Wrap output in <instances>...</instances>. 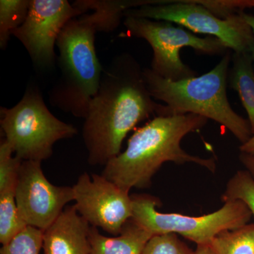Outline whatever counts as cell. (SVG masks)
<instances>
[{"label":"cell","mask_w":254,"mask_h":254,"mask_svg":"<svg viewBox=\"0 0 254 254\" xmlns=\"http://www.w3.org/2000/svg\"><path fill=\"white\" fill-rule=\"evenodd\" d=\"M67 0H31L27 17L13 33L40 68L55 65V46L68 21L86 14Z\"/></svg>","instance_id":"obj_10"},{"label":"cell","mask_w":254,"mask_h":254,"mask_svg":"<svg viewBox=\"0 0 254 254\" xmlns=\"http://www.w3.org/2000/svg\"><path fill=\"white\" fill-rule=\"evenodd\" d=\"M153 235L129 220L118 236L101 235L98 228L91 227L89 239L91 254H142Z\"/></svg>","instance_id":"obj_13"},{"label":"cell","mask_w":254,"mask_h":254,"mask_svg":"<svg viewBox=\"0 0 254 254\" xmlns=\"http://www.w3.org/2000/svg\"><path fill=\"white\" fill-rule=\"evenodd\" d=\"M224 203L242 200L248 206L254 216V180L247 170H240L227 182L222 195Z\"/></svg>","instance_id":"obj_19"},{"label":"cell","mask_w":254,"mask_h":254,"mask_svg":"<svg viewBox=\"0 0 254 254\" xmlns=\"http://www.w3.org/2000/svg\"><path fill=\"white\" fill-rule=\"evenodd\" d=\"M42 162L21 164L15 198L18 211L28 226L44 232L58 219L67 203L74 200L72 187H59L47 179Z\"/></svg>","instance_id":"obj_11"},{"label":"cell","mask_w":254,"mask_h":254,"mask_svg":"<svg viewBox=\"0 0 254 254\" xmlns=\"http://www.w3.org/2000/svg\"><path fill=\"white\" fill-rule=\"evenodd\" d=\"M240 14L242 16V18L245 20L246 22L248 23L249 26L252 28L254 35V16H252V15L246 14L245 11H241ZM251 54H252V60H253V63H254V47Z\"/></svg>","instance_id":"obj_25"},{"label":"cell","mask_w":254,"mask_h":254,"mask_svg":"<svg viewBox=\"0 0 254 254\" xmlns=\"http://www.w3.org/2000/svg\"><path fill=\"white\" fill-rule=\"evenodd\" d=\"M78 213L91 226L118 236L132 218L131 195L102 175L81 174L72 187Z\"/></svg>","instance_id":"obj_9"},{"label":"cell","mask_w":254,"mask_h":254,"mask_svg":"<svg viewBox=\"0 0 254 254\" xmlns=\"http://www.w3.org/2000/svg\"><path fill=\"white\" fill-rule=\"evenodd\" d=\"M233 66L230 74L232 88L240 95L248 114L252 135L254 134V69L252 54L234 53Z\"/></svg>","instance_id":"obj_14"},{"label":"cell","mask_w":254,"mask_h":254,"mask_svg":"<svg viewBox=\"0 0 254 254\" xmlns=\"http://www.w3.org/2000/svg\"><path fill=\"white\" fill-rule=\"evenodd\" d=\"M126 28L121 37L142 38L153 48L150 69L158 76L177 81L197 76L196 71L185 64L180 58V50L185 47L205 55L225 54L228 48L218 38H199L182 26L168 21L144 18L125 17Z\"/></svg>","instance_id":"obj_7"},{"label":"cell","mask_w":254,"mask_h":254,"mask_svg":"<svg viewBox=\"0 0 254 254\" xmlns=\"http://www.w3.org/2000/svg\"><path fill=\"white\" fill-rule=\"evenodd\" d=\"M43 232L28 226L9 243L3 245L0 254H40L43 250Z\"/></svg>","instance_id":"obj_20"},{"label":"cell","mask_w":254,"mask_h":254,"mask_svg":"<svg viewBox=\"0 0 254 254\" xmlns=\"http://www.w3.org/2000/svg\"><path fill=\"white\" fill-rule=\"evenodd\" d=\"M192 254H215L210 245L197 246V248Z\"/></svg>","instance_id":"obj_26"},{"label":"cell","mask_w":254,"mask_h":254,"mask_svg":"<svg viewBox=\"0 0 254 254\" xmlns=\"http://www.w3.org/2000/svg\"><path fill=\"white\" fill-rule=\"evenodd\" d=\"M195 1L222 19L239 14L246 8L254 7V0H195Z\"/></svg>","instance_id":"obj_22"},{"label":"cell","mask_w":254,"mask_h":254,"mask_svg":"<svg viewBox=\"0 0 254 254\" xmlns=\"http://www.w3.org/2000/svg\"><path fill=\"white\" fill-rule=\"evenodd\" d=\"M124 17L168 21L195 33L218 38L234 53H252L254 35L240 14L222 19L195 0H165L160 4L143 5L127 9Z\"/></svg>","instance_id":"obj_8"},{"label":"cell","mask_w":254,"mask_h":254,"mask_svg":"<svg viewBox=\"0 0 254 254\" xmlns=\"http://www.w3.org/2000/svg\"><path fill=\"white\" fill-rule=\"evenodd\" d=\"M240 159V161L247 169V171L250 173L254 180V157L241 153Z\"/></svg>","instance_id":"obj_23"},{"label":"cell","mask_w":254,"mask_h":254,"mask_svg":"<svg viewBox=\"0 0 254 254\" xmlns=\"http://www.w3.org/2000/svg\"><path fill=\"white\" fill-rule=\"evenodd\" d=\"M188 246L175 234L154 235L145 245L142 254H192Z\"/></svg>","instance_id":"obj_21"},{"label":"cell","mask_w":254,"mask_h":254,"mask_svg":"<svg viewBox=\"0 0 254 254\" xmlns=\"http://www.w3.org/2000/svg\"><path fill=\"white\" fill-rule=\"evenodd\" d=\"M4 139L14 155L24 160L42 162L52 156L56 142L73 138L78 130L56 118L48 109L41 92L28 88L11 108H0Z\"/></svg>","instance_id":"obj_5"},{"label":"cell","mask_w":254,"mask_h":254,"mask_svg":"<svg viewBox=\"0 0 254 254\" xmlns=\"http://www.w3.org/2000/svg\"><path fill=\"white\" fill-rule=\"evenodd\" d=\"M210 246L215 254H254V223L220 232Z\"/></svg>","instance_id":"obj_15"},{"label":"cell","mask_w":254,"mask_h":254,"mask_svg":"<svg viewBox=\"0 0 254 254\" xmlns=\"http://www.w3.org/2000/svg\"><path fill=\"white\" fill-rule=\"evenodd\" d=\"M91 227L74 205L67 207L43 232L44 254H91Z\"/></svg>","instance_id":"obj_12"},{"label":"cell","mask_w":254,"mask_h":254,"mask_svg":"<svg viewBox=\"0 0 254 254\" xmlns=\"http://www.w3.org/2000/svg\"><path fill=\"white\" fill-rule=\"evenodd\" d=\"M27 227L18 211L15 193H0V243L6 245Z\"/></svg>","instance_id":"obj_17"},{"label":"cell","mask_w":254,"mask_h":254,"mask_svg":"<svg viewBox=\"0 0 254 254\" xmlns=\"http://www.w3.org/2000/svg\"><path fill=\"white\" fill-rule=\"evenodd\" d=\"M231 55L227 52L209 72L201 76L173 81L150 68L143 70L145 85L154 100L163 102L157 116L195 114L213 120L246 143L252 136L249 120L235 113L227 96V78Z\"/></svg>","instance_id":"obj_4"},{"label":"cell","mask_w":254,"mask_h":254,"mask_svg":"<svg viewBox=\"0 0 254 254\" xmlns=\"http://www.w3.org/2000/svg\"><path fill=\"white\" fill-rule=\"evenodd\" d=\"M240 150L241 153L254 157V134L248 141L241 145Z\"/></svg>","instance_id":"obj_24"},{"label":"cell","mask_w":254,"mask_h":254,"mask_svg":"<svg viewBox=\"0 0 254 254\" xmlns=\"http://www.w3.org/2000/svg\"><path fill=\"white\" fill-rule=\"evenodd\" d=\"M14 151L6 140L0 143V193L16 190L20 168L23 160L14 155Z\"/></svg>","instance_id":"obj_18"},{"label":"cell","mask_w":254,"mask_h":254,"mask_svg":"<svg viewBox=\"0 0 254 254\" xmlns=\"http://www.w3.org/2000/svg\"><path fill=\"white\" fill-rule=\"evenodd\" d=\"M73 4L84 11H94L71 18L58 37L56 46L61 76L50 92V101L62 111L85 119L104 70L97 57L95 34L118 28L131 2L79 0Z\"/></svg>","instance_id":"obj_2"},{"label":"cell","mask_w":254,"mask_h":254,"mask_svg":"<svg viewBox=\"0 0 254 254\" xmlns=\"http://www.w3.org/2000/svg\"><path fill=\"white\" fill-rule=\"evenodd\" d=\"M131 220L153 236L165 234L181 235L197 246L210 245L220 232L233 230L247 225L252 213L242 200L225 202L217 211L193 217L177 213H163L157 210L159 200L147 194L131 195Z\"/></svg>","instance_id":"obj_6"},{"label":"cell","mask_w":254,"mask_h":254,"mask_svg":"<svg viewBox=\"0 0 254 254\" xmlns=\"http://www.w3.org/2000/svg\"><path fill=\"white\" fill-rule=\"evenodd\" d=\"M31 0L0 1V48L4 50L11 36L24 22Z\"/></svg>","instance_id":"obj_16"},{"label":"cell","mask_w":254,"mask_h":254,"mask_svg":"<svg viewBox=\"0 0 254 254\" xmlns=\"http://www.w3.org/2000/svg\"><path fill=\"white\" fill-rule=\"evenodd\" d=\"M143 70L131 55H118L103 70L82 130L91 165H105L121 153L127 135L156 115L161 105L150 95Z\"/></svg>","instance_id":"obj_1"},{"label":"cell","mask_w":254,"mask_h":254,"mask_svg":"<svg viewBox=\"0 0 254 254\" xmlns=\"http://www.w3.org/2000/svg\"><path fill=\"white\" fill-rule=\"evenodd\" d=\"M208 119L195 114L156 116L134 132L126 149L105 165L101 175L120 188H146L155 174L168 162L194 163L215 170L212 158L189 154L181 147L182 138L198 131Z\"/></svg>","instance_id":"obj_3"}]
</instances>
